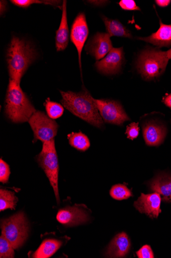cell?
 I'll use <instances>...</instances> for the list:
<instances>
[{
  "mask_svg": "<svg viewBox=\"0 0 171 258\" xmlns=\"http://www.w3.org/2000/svg\"><path fill=\"white\" fill-rule=\"evenodd\" d=\"M7 3L6 2L1 1V14L2 15L3 13L6 11L7 10Z\"/></svg>",
  "mask_w": 171,
  "mask_h": 258,
  "instance_id": "d6a6232c",
  "label": "cell"
},
{
  "mask_svg": "<svg viewBox=\"0 0 171 258\" xmlns=\"http://www.w3.org/2000/svg\"><path fill=\"white\" fill-rule=\"evenodd\" d=\"M14 257V248L9 241L2 235L0 237V257L13 258Z\"/></svg>",
  "mask_w": 171,
  "mask_h": 258,
  "instance_id": "484cf974",
  "label": "cell"
},
{
  "mask_svg": "<svg viewBox=\"0 0 171 258\" xmlns=\"http://www.w3.org/2000/svg\"><path fill=\"white\" fill-rule=\"evenodd\" d=\"M150 188L154 192L158 193L164 202H171V175L159 174L150 183Z\"/></svg>",
  "mask_w": 171,
  "mask_h": 258,
  "instance_id": "e0dca14e",
  "label": "cell"
},
{
  "mask_svg": "<svg viewBox=\"0 0 171 258\" xmlns=\"http://www.w3.org/2000/svg\"><path fill=\"white\" fill-rule=\"evenodd\" d=\"M103 120L106 123L121 125L129 121V116L118 102L93 99Z\"/></svg>",
  "mask_w": 171,
  "mask_h": 258,
  "instance_id": "ba28073f",
  "label": "cell"
},
{
  "mask_svg": "<svg viewBox=\"0 0 171 258\" xmlns=\"http://www.w3.org/2000/svg\"><path fill=\"white\" fill-rule=\"evenodd\" d=\"M166 128L162 125L153 122L145 123L143 127V135L146 145L158 146L165 137Z\"/></svg>",
  "mask_w": 171,
  "mask_h": 258,
  "instance_id": "5bb4252c",
  "label": "cell"
},
{
  "mask_svg": "<svg viewBox=\"0 0 171 258\" xmlns=\"http://www.w3.org/2000/svg\"><path fill=\"white\" fill-rule=\"evenodd\" d=\"M67 2L62 6V16L59 29L56 32V44L58 52L65 50L69 42V29L67 17Z\"/></svg>",
  "mask_w": 171,
  "mask_h": 258,
  "instance_id": "ac0fdd59",
  "label": "cell"
},
{
  "mask_svg": "<svg viewBox=\"0 0 171 258\" xmlns=\"http://www.w3.org/2000/svg\"><path fill=\"white\" fill-rule=\"evenodd\" d=\"M47 115L52 119H56L61 117L64 113V108L60 104L52 102L47 99L44 103Z\"/></svg>",
  "mask_w": 171,
  "mask_h": 258,
  "instance_id": "cb8c5ba5",
  "label": "cell"
},
{
  "mask_svg": "<svg viewBox=\"0 0 171 258\" xmlns=\"http://www.w3.org/2000/svg\"><path fill=\"white\" fill-rule=\"evenodd\" d=\"M1 228L3 235L14 249L20 248L29 236V224L25 215L19 213L2 221Z\"/></svg>",
  "mask_w": 171,
  "mask_h": 258,
  "instance_id": "8992f818",
  "label": "cell"
},
{
  "mask_svg": "<svg viewBox=\"0 0 171 258\" xmlns=\"http://www.w3.org/2000/svg\"><path fill=\"white\" fill-rule=\"evenodd\" d=\"M166 54L169 59H171V49L166 51Z\"/></svg>",
  "mask_w": 171,
  "mask_h": 258,
  "instance_id": "836d02e7",
  "label": "cell"
},
{
  "mask_svg": "<svg viewBox=\"0 0 171 258\" xmlns=\"http://www.w3.org/2000/svg\"><path fill=\"white\" fill-rule=\"evenodd\" d=\"M40 166L43 169L53 187L57 201L60 203L58 188L59 166L55 147V139L43 143L41 153L37 156Z\"/></svg>",
  "mask_w": 171,
  "mask_h": 258,
  "instance_id": "5b68a950",
  "label": "cell"
},
{
  "mask_svg": "<svg viewBox=\"0 0 171 258\" xmlns=\"http://www.w3.org/2000/svg\"><path fill=\"white\" fill-rule=\"evenodd\" d=\"M62 104L72 114L96 127L102 128L104 121L93 98L86 89L76 93L60 91Z\"/></svg>",
  "mask_w": 171,
  "mask_h": 258,
  "instance_id": "6da1fadb",
  "label": "cell"
},
{
  "mask_svg": "<svg viewBox=\"0 0 171 258\" xmlns=\"http://www.w3.org/2000/svg\"><path fill=\"white\" fill-rule=\"evenodd\" d=\"M110 195L113 199L118 201L126 200L132 196L128 187L121 184L113 185L110 191Z\"/></svg>",
  "mask_w": 171,
  "mask_h": 258,
  "instance_id": "603a6c76",
  "label": "cell"
},
{
  "mask_svg": "<svg viewBox=\"0 0 171 258\" xmlns=\"http://www.w3.org/2000/svg\"><path fill=\"white\" fill-rule=\"evenodd\" d=\"M139 128L138 127V123H132L127 126L126 134L127 135V138L133 140L136 138L139 135Z\"/></svg>",
  "mask_w": 171,
  "mask_h": 258,
  "instance_id": "f1b7e54d",
  "label": "cell"
},
{
  "mask_svg": "<svg viewBox=\"0 0 171 258\" xmlns=\"http://www.w3.org/2000/svg\"><path fill=\"white\" fill-rule=\"evenodd\" d=\"M59 222L68 226H74L85 223L88 215L83 209L78 207H67L61 209L57 215Z\"/></svg>",
  "mask_w": 171,
  "mask_h": 258,
  "instance_id": "4fadbf2b",
  "label": "cell"
},
{
  "mask_svg": "<svg viewBox=\"0 0 171 258\" xmlns=\"http://www.w3.org/2000/svg\"><path fill=\"white\" fill-rule=\"evenodd\" d=\"M169 0H156V4L160 7H167L170 3Z\"/></svg>",
  "mask_w": 171,
  "mask_h": 258,
  "instance_id": "4dcf8cb0",
  "label": "cell"
},
{
  "mask_svg": "<svg viewBox=\"0 0 171 258\" xmlns=\"http://www.w3.org/2000/svg\"><path fill=\"white\" fill-rule=\"evenodd\" d=\"M62 245V242L58 240H45L33 254V257L35 258L50 257L59 250Z\"/></svg>",
  "mask_w": 171,
  "mask_h": 258,
  "instance_id": "ffe728a7",
  "label": "cell"
},
{
  "mask_svg": "<svg viewBox=\"0 0 171 258\" xmlns=\"http://www.w3.org/2000/svg\"><path fill=\"white\" fill-rule=\"evenodd\" d=\"M139 258H154V255L151 247L148 245L142 246L136 252Z\"/></svg>",
  "mask_w": 171,
  "mask_h": 258,
  "instance_id": "83f0119b",
  "label": "cell"
},
{
  "mask_svg": "<svg viewBox=\"0 0 171 258\" xmlns=\"http://www.w3.org/2000/svg\"><path fill=\"white\" fill-rule=\"evenodd\" d=\"M34 134V142L39 140L42 142H49L57 135L58 124L44 112L37 111L29 121Z\"/></svg>",
  "mask_w": 171,
  "mask_h": 258,
  "instance_id": "52a82bcc",
  "label": "cell"
},
{
  "mask_svg": "<svg viewBox=\"0 0 171 258\" xmlns=\"http://www.w3.org/2000/svg\"><path fill=\"white\" fill-rule=\"evenodd\" d=\"M14 5L22 8H27L33 4H41L49 5L59 8L60 1H38V0H12L11 2Z\"/></svg>",
  "mask_w": 171,
  "mask_h": 258,
  "instance_id": "d4e9b609",
  "label": "cell"
},
{
  "mask_svg": "<svg viewBox=\"0 0 171 258\" xmlns=\"http://www.w3.org/2000/svg\"><path fill=\"white\" fill-rule=\"evenodd\" d=\"M89 30L84 13H80L72 26L70 39L76 46L79 55V61L81 69V55L85 42L88 38Z\"/></svg>",
  "mask_w": 171,
  "mask_h": 258,
  "instance_id": "9c48e42d",
  "label": "cell"
},
{
  "mask_svg": "<svg viewBox=\"0 0 171 258\" xmlns=\"http://www.w3.org/2000/svg\"><path fill=\"white\" fill-rule=\"evenodd\" d=\"M11 174L10 166L3 159H0V181L3 183L8 182Z\"/></svg>",
  "mask_w": 171,
  "mask_h": 258,
  "instance_id": "4316f807",
  "label": "cell"
},
{
  "mask_svg": "<svg viewBox=\"0 0 171 258\" xmlns=\"http://www.w3.org/2000/svg\"><path fill=\"white\" fill-rule=\"evenodd\" d=\"M168 60L166 52L154 49L145 50L138 57V71L145 80H154L164 72Z\"/></svg>",
  "mask_w": 171,
  "mask_h": 258,
  "instance_id": "277c9868",
  "label": "cell"
},
{
  "mask_svg": "<svg viewBox=\"0 0 171 258\" xmlns=\"http://www.w3.org/2000/svg\"><path fill=\"white\" fill-rule=\"evenodd\" d=\"M113 48L109 34L99 32L97 33L86 46L87 52L97 60L103 59Z\"/></svg>",
  "mask_w": 171,
  "mask_h": 258,
  "instance_id": "8fae6325",
  "label": "cell"
},
{
  "mask_svg": "<svg viewBox=\"0 0 171 258\" xmlns=\"http://www.w3.org/2000/svg\"><path fill=\"white\" fill-rule=\"evenodd\" d=\"M164 103L167 106L171 108V94L164 99Z\"/></svg>",
  "mask_w": 171,
  "mask_h": 258,
  "instance_id": "1f68e13d",
  "label": "cell"
},
{
  "mask_svg": "<svg viewBox=\"0 0 171 258\" xmlns=\"http://www.w3.org/2000/svg\"><path fill=\"white\" fill-rule=\"evenodd\" d=\"M7 57L10 80L20 85L22 77L36 58V51L30 42L13 36Z\"/></svg>",
  "mask_w": 171,
  "mask_h": 258,
  "instance_id": "7a4b0ae2",
  "label": "cell"
},
{
  "mask_svg": "<svg viewBox=\"0 0 171 258\" xmlns=\"http://www.w3.org/2000/svg\"><path fill=\"white\" fill-rule=\"evenodd\" d=\"M107 33L110 37L117 36L132 38L130 31L117 20L109 19L102 16Z\"/></svg>",
  "mask_w": 171,
  "mask_h": 258,
  "instance_id": "d6986e66",
  "label": "cell"
},
{
  "mask_svg": "<svg viewBox=\"0 0 171 258\" xmlns=\"http://www.w3.org/2000/svg\"><path fill=\"white\" fill-rule=\"evenodd\" d=\"M36 111L26 93L22 91L20 85L10 80L5 105L8 118L16 123L29 122Z\"/></svg>",
  "mask_w": 171,
  "mask_h": 258,
  "instance_id": "3957f363",
  "label": "cell"
},
{
  "mask_svg": "<svg viewBox=\"0 0 171 258\" xmlns=\"http://www.w3.org/2000/svg\"><path fill=\"white\" fill-rule=\"evenodd\" d=\"M68 139L70 146L79 151H85L90 146L88 138L81 132L72 133L68 135Z\"/></svg>",
  "mask_w": 171,
  "mask_h": 258,
  "instance_id": "44dd1931",
  "label": "cell"
},
{
  "mask_svg": "<svg viewBox=\"0 0 171 258\" xmlns=\"http://www.w3.org/2000/svg\"><path fill=\"white\" fill-rule=\"evenodd\" d=\"M123 60V48H113L105 58L97 61L95 66L103 74L115 75L120 71Z\"/></svg>",
  "mask_w": 171,
  "mask_h": 258,
  "instance_id": "30bf717a",
  "label": "cell"
},
{
  "mask_svg": "<svg viewBox=\"0 0 171 258\" xmlns=\"http://www.w3.org/2000/svg\"><path fill=\"white\" fill-rule=\"evenodd\" d=\"M138 39L151 43L158 48L169 47L171 45V25L163 24L160 20L159 29L147 37H139Z\"/></svg>",
  "mask_w": 171,
  "mask_h": 258,
  "instance_id": "2e32d148",
  "label": "cell"
},
{
  "mask_svg": "<svg viewBox=\"0 0 171 258\" xmlns=\"http://www.w3.org/2000/svg\"><path fill=\"white\" fill-rule=\"evenodd\" d=\"M161 196L157 192L149 195L141 194L134 205L140 213L145 214L151 218H157L161 212Z\"/></svg>",
  "mask_w": 171,
  "mask_h": 258,
  "instance_id": "7c38bea8",
  "label": "cell"
},
{
  "mask_svg": "<svg viewBox=\"0 0 171 258\" xmlns=\"http://www.w3.org/2000/svg\"><path fill=\"white\" fill-rule=\"evenodd\" d=\"M18 201L15 194L5 189L0 190V211L8 209H15Z\"/></svg>",
  "mask_w": 171,
  "mask_h": 258,
  "instance_id": "7402d4cb",
  "label": "cell"
},
{
  "mask_svg": "<svg viewBox=\"0 0 171 258\" xmlns=\"http://www.w3.org/2000/svg\"><path fill=\"white\" fill-rule=\"evenodd\" d=\"M120 8L126 11H140L133 0H121L119 3Z\"/></svg>",
  "mask_w": 171,
  "mask_h": 258,
  "instance_id": "f546056e",
  "label": "cell"
},
{
  "mask_svg": "<svg viewBox=\"0 0 171 258\" xmlns=\"http://www.w3.org/2000/svg\"><path fill=\"white\" fill-rule=\"evenodd\" d=\"M131 247L127 234L123 232L117 234L110 243L106 256L110 257H124L128 253Z\"/></svg>",
  "mask_w": 171,
  "mask_h": 258,
  "instance_id": "9a60e30c",
  "label": "cell"
}]
</instances>
